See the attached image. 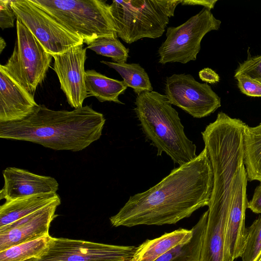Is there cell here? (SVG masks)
I'll return each instance as SVG.
<instances>
[{
    "label": "cell",
    "mask_w": 261,
    "mask_h": 261,
    "mask_svg": "<svg viewBox=\"0 0 261 261\" xmlns=\"http://www.w3.org/2000/svg\"><path fill=\"white\" fill-rule=\"evenodd\" d=\"M86 49L83 44L77 45L53 56L54 70L59 79L60 88L68 104L74 109L82 107L88 97L85 79Z\"/></svg>",
    "instance_id": "8fae6325"
},
{
    "label": "cell",
    "mask_w": 261,
    "mask_h": 261,
    "mask_svg": "<svg viewBox=\"0 0 261 261\" xmlns=\"http://www.w3.org/2000/svg\"><path fill=\"white\" fill-rule=\"evenodd\" d=\"M90 49L97 55L112 59L118 63H126L129 57V48H126L119 40L118 36H103L96 38L89 45Z\"/></svg>",
    "instance_id": "603a6c76"
},
{
    "label": "cell",
    "mask_w": 261,
    "mask_h": 261,
    "mask_svg": "<svg viewBox=\"0 0 261 261\" xmlns=\"http://www.w3.org/2000/svg\"><path fill=\"white\" fill-rule=\"evenodd\" d=\"M247 181L245 178L239 184L231 202L224 241L225 261H233L241 257L243 251L246 236L245 214L248 203Z\"/></svg>",
    "instance_id": "9a60e30c"
},
{
    "label": "cell",
    "mask_w": 261,
    "mask_h": 261,
    "mask_svg": "<svg viewBox=\"0 0 261 261\" xmlns=\"http://www.w3.org/2000/svg\"><path fill=\"white\" fill-rule=\"evenodd\" d=\"M261 251V215L246 228L242 261H254Z\"/></svg>",
    "instance_id": "cb8c5ba5"
},
{
    "label": "cell",
    "mask_w": 261,
    "mask_h": 261,
    "mask_svg": "<svg viewBox=\"0 0 261 261\" xmlns=\"http://www.w3.org/2000/svg\"><path fill=\"white\" fill-rule=\"evenodd\" d=\"M213 187V168L204 147L154 186L130 196L110 223L116 227L175 224L208 206Z\"/></svg>",
    "instance_id": "6da1fadb"
},
{
    "label": "cell",
    "mask_w": 261,
    "mask_h": 261,
    "mask_svg": "<svg viewBox=\"0 0 261 261\" xmlns=\"http://www.w3.org/2000/svg\"><path fill=\"white\" fill-rule=\"evenodd\" d=\"M101 63L115 69L121 75L126 86L132 88L137 95L153 91L147 73L139 64L106 61H101Z\"/></svg>",
    "instance_id": "44dd1931"
},
{
    "label": "cell",
    "mask_w": 261,
    "mask_h": 261,
    "mask_svg": "<svg viewBox=\"0 0 261 261\" xmlns=\"http://www.w3.org/2000/svg\"><path fill=\"white\" fill-rule=\"evenodd\" d=\"M217 0H182V5L202 6L210 10L214 9Z\"/></svg>",
    "instance_id": "f546056e"
},
{
    "label": "cell",
    "mask_w": 261,
    "mask_h": 261,
    "mask_svg": "<svg viewBox=\"0 0 261 261\" xmlns=\"http://www.w3.org/2000/svg\"><path fill=\"white\" fill-rule=\"evenodd\" d=\"M182 0H113L110 9L118 37L128 44L161 37Z\"/></svg>",
    "instance_id": "277c9868"
},
{
    "label": "cell",
    "mask_w": 261,
    "mask_h": 261,
    "mask_svg": "<svg viewBox=\"0 0 261 261\" xmlns=\"http://www.w3.org/2000/svg\"><path fill=\"white\" fill-rule=\"evenodd\" d=\"M240 74H246L261 84V55L248 57L240 63L235 71L234 77Z\"/></svg>",
    "instance_id": "d4e9b609"
},
{
    "label": "cell",
    "mask_w": 261,
    "mask_h": 261,
    "mask_svg": "<svg viewBox=\"0 0 261 261\" xmlns=\"http://www.w3.org/2000/svg\"><path fill=\"white\" fill-rule=\"evenodd\" d=\"M193 229L179 228L161 236L146 240L136 247L130 261H155L174 248L189 241Z\"/></svg>",
    "instance_id": "2e32d148"
},
{
    "label": "cell",
    "mask_w": 261,
    "mask_h": 261,
    "mask_svg": "<svg viewBox=\"0 0 261 261\" xmlns=\"http://www.w3.org/2000/svg\"><path fill=\"white\" fill-rule=\"evenodd\" d=\"M165 93L172 105L194 118L208 116L221 106L220 97L211 87L197 82L190 74H173L167 77Z\"/></svg>",
    "instance_id": "30bf717a"
},
{
    "label": "cell",
    "mask_w": 261,
    "mask_h": 261,
    "mask_svg": "<svg viewBox=\"0 0 261 261\" xmlns=\"http://www.w3.org/2000/svg\"><path fill=\"white\" fill-rule=\"evenodd\" d=\"M89 45L97 38L118 36L110 5L102 0H31Z\"/></svg>",
    "instance_id": "5b68a950"
},
{
    "label": "cell",
    "mask_w": 261,
    "mask_h": 261,
    "mask_svg": "<svg viewBox=\"0 0 261 261\" xmlns=\"http://www.w3.org/2000/svg\"><path fill=\"white\" fill-rule=\"evenodd\" d=\"M244 164L248 181L261 184V123L245 125L243 133Z\"/></svg>",
    "instance_id": "ffe728a7"
},
{
    "label": "cell",
    "mask_w": 261,
    "mask_h": 261,
    "mask_svg": "<svg viewBox=\"0 0 261 261\" xmlns=\"http://www.w3.org/2000/svg\"><path fill=\"white\" fill-rule=\"evenodd\" d=\"M6 46V43L5 40L2 38V37H0V54H1L5 48Z\"/></svg>",
    "instance_id": "4dcf8cb0"
},
{
    "label": "cell",
    "mask_w": 261,
    "mask_h": 261,
    "mask_svg": "<svg viewBox=\"0 0 261 261\" xmlns=\"http://www.w3.org/2000/svg\"><path fill=\"white\" fill-rule=\"evenodd\" d=\"M38 104L31 95L0 66V123L19 121Z\"/></svg>",
    "instance_id": "5bb4252c"
},
{
    "label": "cell",
    "mask_w": 261,
    "mask_h": 261,
    "mask_svg": "<svg viewBox=\"0 0 261 261\" xmlns=\"http://www.w3.org/2000/svg\"><path fill=\"white\" fill-rule=\"evenodd\" d=\"M16 19L24 24L44 49L53 56L83 44V40L68 30L31 0H11Z\"/></svg>",
    "instance_id": "ba28073f"
},
{
    "label": "cell",
    "mask_w": 261,
    "mask_h": 261,
    "mask_svg": "<svg viewBox=\"0 0 261 261\" xmlns=\"http://www.w3.org/2000/svg\"><path fill=\"white\" fill-rule=\"evenodd\" d=\"M60 198L57 193H49L6 201L0 206V228L34 213Z\"/></svg>",
    "instance_id": "e0dca14e"
},
{
    "label": "cell",
    "mask_w": 261,
    "mask_h": 261,
    "mask_svg": "<svg viewBox=\"0 0 261 261\" xmlns=\"http://www.w3.org/2000/svg\"><path fill=\"white\" fill-rule=\"evenodd\" d=\"M234 78L240 91L251 97H261V84L246 74H240Z\"/></svg>",
    "instance_id": "484cf974"
},
{
    "label": "cell",
    "mask_w": 261,
    "mask_h": 261,
    "mask_svg": "<svg viewBox=\"0 0 261 261\" xmlns=\"http://www.w3.org/2000/svg\"><path fill=\"white\" fill-rule=\"evenodd\" d=\"M201 80L210 84H216L220 81V76L214 70L210 68H204L198 73Z\"/></svg>",
    "instance_id": "f1b7e54d"
},
{
    "label": "cell",
    "mask_w": 261,
    "mask_h": 261,
    "mask_svg": "<svg viewBox=\"0 0 261 261\" xmlns=\"http://www.w3.org/2000/svg\"><path fill=\"white\" fill-rule=\"evenodd\" d=\"M247 208L255 214L261 213V184L256 187Z\"/></svg>",
    "instance_id": "83f0119b"
},
{
    "label": "cell",
    "mask_w": 261,
    "mask_h": 261,
    "mask_svg": "<svg viewBox=\"0 0 261 261\" xmlns=\"http://www.w3.org/2000/svg\"><path fill=\"white\" fill-rule=\"evenodd\" d=\"M52 239L49 236L21 243L0 251V261H24L41 255Z\"/></svg>",
    "instance_id": "7402d4cb"
},
{
    "label": "cell",
    "mask_w": 261,
    "mask_h": 261,
    "mask_svg": "<svg viewBox=\"0 0 261 261\" xmlns=\"http://www.w3.org/2000/svg\"><path fill=\"white\" fill-rule=\"evenodd\" d=\"M221 24V20L215 17L211 10L203 7L180 25L167 28L166 39L158 50V62L186 64L195 61L203 38L208 32L218 30Z\"/></svg>",
    "instance_id": "52a82bcc"
},
{
    "label": "cell",
    "mask_w": 261,
    "mask_h": 261,
    "mask_svg": "<svg viewBox=\"0 0 261 261\" xmlns=\"http://www.w3.org/2000/svg\"><path fill=\"white\" fill-rule=\"evenodd\" d=\"M11 3V0H0V27L2 30L14 27L16 16Z\"/></svg>",
    "instance_id": "4316f807"
},
{
    "label": "cell",
    "mask_w": 261,
    "mask_h": 261,
    "mask_svg": "<svg viewBox=\"0 0 261 261\" xmlns=\"http://www.w3.org/2000/svg\"><path fill=\"white\" fill-rule=\"evenodd\" d=\"M61 198L13 223L0 228V251L49 235L50 224L57 216Z\"/></svg>",
    "instance_id": "7c38bea8"
},
{
    "label": "cell",
    "mask_w": 261,
    "mask_h": 261,
    "mask_svg": "<svg viewBox=\"0 0 261 261\" xmlns=\"http://www.w3.org/2000/svg\"><path fill=\"white\" fill-rule=\"evenodd\" d=\"M17 38L13 51L1 66L33 96L45 78L53 56L48 54L30 31L16 20Z\"/></svg>",
    "instance_id": "8992f818"
},
{
    "label": "cell",
    "mask_w": 261,
    "mask_h": 261,
    "mask_svg": "<svg viewBox=\"0 0 261 261\" xmlns=\"http://www.w3.org/2000/svg\"><path fill=\"white\" fill-rule=\"evenodd\" d=\"M3 188L0 199L10 201L37 194L57 193L59 184L54 177L37 174L28 170L7 167L3 171Z\"/></svg>",
    "instance_id": "4fadbf2b"
},
{
    "label": "cell",
    "mask_w": 261,
    "mask_h": 261,
    "mask_svg": "<svg viewBox=\"0 0 261 261\" xmlns=\"http://www.w3.org/2000/svg\"><path fill=\"white\" fill-rule=\"evenodd\" d=\"M85 79L88 97L94 96L100 102L124 104L119 99L127 88L123 81L108 77L94 69L86 70Z\"/></svg>",
    "instance_id": "ac0fdd59"
},
{
    "label": "cell",
    "mask_w": 261,
    "mask_h": 261,
    "mask_svg": "<svg viewBox=\"0 0 261 261\" xmlns=\"http://www.w3.org/2000/svg\"><path fill=\"white\" fill-rule=\"evenodd\" d=\"M208 212H205L192 227L193 234L187 242L182 244L155 261H200Z\"/></svg>",
    "instance_id": "d6986e66"
},
{
    "label": "cell",
    "mask_w": 261,
    "mask_h": 261,
    "mask_svg": "<svg viewBox=\"0 0 261 261\" xmlns=\"http://www.w3.org/2000/svg\"><path fill=\"white\" fill-rule=\"evenodd\" d=\"M105 122L103 115L89 106L56 111L38 105L23 120L0 123V137L31 142L55 150L76 152L100 138Z\"/></svg>",
    "instance_id": "7a4b0ae2"
},
{
    "label": "cell",
    "mask_w": 261,
    "mask_h": 261,
    "mask_svg": "<svg viewBox=\"0 0 261 261\" xmlns=\"http://www.w3.org/2000/svg\"><path fill=\"white\" fill-rule=\"evenodd\" d=\"M136 247L52 237L41 255L24 261H130Z\"/></svg>",
    "instance_id": "9c48e42d"
},
{
    "label": "cell",
    "mask_w": 261,
    "mask_h": 261,
    "mask_svg": "<svg viewBox=\"0 0 261 261\" xmlns=\"http://www.w3.org/2000/svg\"><path fill=\"white\" fill-rule=\"evenodd\" d=\"M254 261H261V251Z\"/></svg>",
    "instance_id": "1f68e13d"
},
{
    "label": "cell",
    "mask_w": 261,
    "mask_h": 261,
    "mask_svg": "<svg viewBox=\"0 0 261 261\" xmlns=\"http://www.w3.org/2000/svg\"><path fill=\"white\" fill-rule=\"evenodd\" d=\"M135 104L142 130L158 156L165 152L179 166L196 158V146L186 135L178 113L165 94L144 92L137 95Z\"/></svg>",
    "instance_id": "3957f363"
}]
</instances>
